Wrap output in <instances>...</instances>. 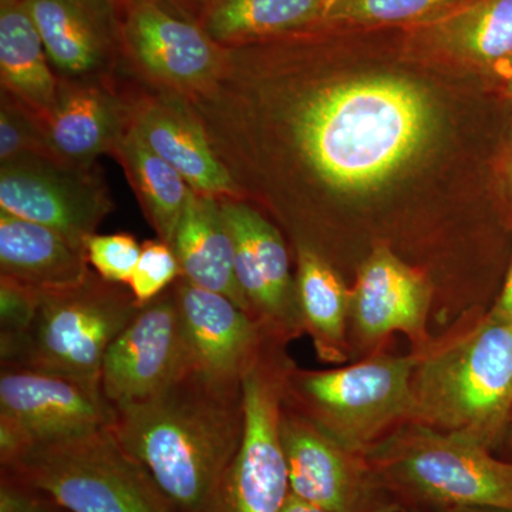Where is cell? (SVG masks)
<instances>
[{
  "label": "cell",
  "instance_id": "6da1fadb",
  "mask_svg": "<svg viewBox=\"0 0 512 512\" xmlns=\"http://www.w3.org/2000/svg\"><path fill=\"white\" fill-rule=\"evenodd\" d=\"M278 101L274 121L289 153L333 191L383 184L420 153L433 130L429 96L399 77L302 84Z\"/></svg>",
  "mask_w": 512,
  "mask_h": 512
},
{
  "label": "cell",
  "instance_id": "7a4b0ae2",
  "mask_svg": "<svg viewBox=\"0 0 512 512\" xmlns=\"http://www.w3.org/2000/svg\"><path fill=\"white\" fill-rule=\"evenodd\" d=\"M242 382L190 367L163 392L116 407L113 429L178 512H200L244 436Z\"/></svg>",
  "mask_w": 512,
  "mask_h": 512
},
{
  "label": "cell",
  "instance_id": "3957f363",
  "mask_svg": "<svg viewBox=\"0 0 512 512\" xmlns=\"http://www.w3.org/2000/svg\"><path fill=\"white\" fill-rule=\"evenodd\" d=\"M512 414V323L485 313L419 353L409 420L500 450Z\"/></svg>",
  "mask_w": 512,
  "mask_h": 512
},
{
  "label": "cell",
  "instance_id": "277c9868",
  "mask_svg": "<svg viewBox=\"0 0 512 512\" xmlns=\"http://www.w3.org/2000/svg\"><path fill=\"white\" fill-rule=\"evenodd\" d=\"M404 512L512 511V463L456 433L404 421L365 451Z\"/></svg>",
  "mask_w": 512,
  "mask_h": 512
},
{
  "label": "cell",
  "instance_id": "5b68a950",
  "mask_svg": "<svg viewBox=\"0 0 512 512\" xmlns=\"http://www.w3.org/2000/svg\"><path fill=\"white\" fill-rule=\"evenodd\" d=\"M140 308L127 285L93 271L73 288L40 292L25 335L0 340L2 366L33 367L101 387L104 356Z\"/></svg>",
  "mask_w": 512,
  "mask_h": 512
},
{
  "label": "cell",
  "instance_id": "8992f818",
  "mask_svg": "<svg viewBox=\"0 0 512 512\" xmlns=\"http://www.w3.org/2000/svg\"><path fill=\"white\" fill-rule=\"evenodd\" d=\"M70 512H178L113 426L37 441L2 464Z\"/></svg>",
  "mask_w": 512,
  "mask_h": 512
},
{
  "label": "cell",
  "instance_id": "52a82bcc",
  "mask_svg": "<svg viewBox=\"0 0 512 512\" xmlns=\"http://www.w3.org/2000/svg\"><path fill=\"white\" fill-rule=\"evenodd\" d=\"M419 353L375 355L355 365L286 373L284 400L333 439L365 453L409 420Z\"/></svg>",
  "mask_w": 512,
  "mask_h": 512
},
{
  "label": "cell",
  "instance_id": "ba28073f",
  "mask_svg": "<svg viewBox=\"0 0 512 512\" xmlns=\"http://www.w3.org/2000/svg\"><path fill=\"white\" fill-rule=\"evenodd\" d=\"M286 343L268 342L242 376L244 436L210 500L200 512H281L289 491L279 437L285 379L291 357Z\"/></svg>",
  "mask_w": 512,
  "mask_h": 512
},
{
  "label": "cell",
  "instance_id": "9c48e42d",
  "mask_svg": "<svg viewBox=\"0 0 512 512\" xmlns=\"http://www.w3.org/2000/svg\"><path fill=\"white\" fill-rule=\"evenodd\" d=\"M279 437L295 497L326 512H404L365 453L343 446L284 399Z\"/></svg>",
  "mask_w": 512,
  "mask_h": 512
},
{
  "label": "cell",
  "instance_id": "30bf717a",
  "mask_svg": "<svg viewBox=\"0 0 512 512\" xmlns=\"http://www.w3.org/2000/svg\"><path fill=\"white\" fill-rule=\"evenodd\" d=\"M113 202L93 167L29 156L0 165V210L37 222L84 249Z\"/></svg>",
  "mask_w": 512,
  "mask_h": 512
},
{
  "label": "cell",
  "instance_id": "8fae6325",
  "mask_svg": "<svg viewBox=\"0 0 512 512\" xmlns=\"http://www.w3.org/2000/svg\"><path fill=\"white\" fill-rule=\"evenodd\" d=\"M120 22L123 53L158 89L195 92L220 69L224 46L164 0H130Z\"/></svg>",
  "mask_w": 512,
  "mask_h": 512
},
{
  "label": "cell",
  "instance_id": "7c38bea8",
  "mask_svg": "<svg viewBox=\"0 0 512 512\" xmlns=\"http://www.w3.org/2000/svg\"><path fill=\"white\" fill-rule=\"evenodd\" d=\"M190 367L171 286L163 295L141 306L111 343L101 367V390L116 409L156 396Z\"/></svg>",
  "mask_w": 512,
  "mask_h": 512
},
{
  "label": "cell",
  "instance_id": "4fadbf2b",
  "mask_svg": "<svg viewBox=\"0 0 512 512\" xmlns=\"http://www.w3.org/2000/svg\"><path fill=\"white\" fill-rule=\"evenodd\" d=\"M116 409L101 387L25 366H2L0 423L18 431L26 447L113 426Z\"/></svg>",
  "mask_w": 512,
  "mask_h": 512
},
{
  "label": "cell",
  "instance_id": "5bb4252c",
  "mask_svg": "<svg viewBox=\"0 0 512 512\" xmlns=\"http://www.w3.org/2000/svg\"><path fill=\"white\" fill-rule=\"evenodd\" d=\"M235 249V272L255 319L288 343L303 332L291 259L281 232L242 198H220Z\"/></svg>",
  "mask_w": 512,
  "mask_h": 512
},
{
  "label": "cell",
  "instance_id": "9a60e30c",
  "mask_svg": "<svg viewBox=\"0 0 512 512\" xmlns=\"http://www.w3.org/2000/svg\"><path fill=\"white\" fill-rule=\"evenodd\" d=\"M430 299V286L419 272L389 248H376L350 291L353 345L372 349L400 332L413 343L414 352H424L433 345L427 333Z\"/></svg>",
  "mask_w": 512,
  "mask_h": 512
},
{
  "label": "cell",
  "instance_id": "2e32d148",
  "mask_svg": "<svg viewBox=\"0 0 512 512\" xmlns=\"http://www.w3.org/2000/svg\"><path fill=\"white\" fill-rule=\"evenodd\" d=\"M173 291L191 367L217 379L242 382L274 336L227 296L192 284L185 276Z\"/></svg>",
  "mask_w": 512,
  "mask_h": 512
},
{
  "label": "cell",
  "instance_id": "e0dca14e",
  "mask_svg": "<svg viewBox=\"0 0 512 512\" xmlns=\"http://www.w3.org/2000/svg\"><path fill=\"white\" fill-rule=\"evenodd\" d=\"M50 64L63 79L109 76L121 47L119 13L110 0H23Z\"/></svg>",
  "mask_w": 512,
  "mask_h": 512
},
{
  "label": "cell",
  "instance_id": "ac0fdd59",
  "mask_svg": "<svg viewBox=\"0 0 512 512\" xmlns=\"http://www.w3.org/2000/svg\"><path fill=\"white\" fill-rule=\"evenodd\" d=\"M130 101V123L198 194L242 198L181 94L154 87Z\"/></svg>",
  "mask_w": 512,
  "mask_h": 512
},
{
  "label": "cell",
  "instance_id": "d6986e66",
  "mask_svg": "<svg viewBox=\"0 0 512 512\" xmlns=\"http://www.w3.org/2000/svg\"><path fill=\"white\" fill-rule=\"evenodd\" d=\"M130 117V101L117 96L103 77H62L55 109L45 121L50 150L62 163L93 167L101 154H114Z\"/></svg>",
  "mask_w": 512,
  "mask_h": 512
},
{
  "label": "cell",
  "instance_id": "ffe728a7",
  "mask_svg": "<svg viewBox=\"0 0 512 512\" xmlns=\"http://www.w3.org/2000/svg\"><path fill=\"white\" fill-rule=\"evenodd\" d=\"M0 272L39 292L73 288L86 281V251L59 232L0 210Z\"/></svg>",
  "mask_w": 512,
  "mask_h": 512
},
{
  "label": "cell",
  "instance_id": "44dd1931",
  "mask_svg": "<svg viewBox=\"0 0 512 512\" xmlns=\"http://www.w3.org/2000/svg\"><path fill=\"white\" fill-rule=\"evenodd\" d=\"M173 248L188 281L227 296L254 316L235 272L234 242L220 198L198 192L191 195L175 232Z\"/></svg>",
  "mask_w": 512,
  "mask_h": 512
},
{
  "label": "cell",
  "instance_id": "7402d4cb",
  "mask_svg": "<svg viewBox=\"0 0 512 512\" xmlns=\"http://www.w3.org/2000/svg\"><path fill=\"white\" fill-rule=\"evenodd\" d=\"M296 298L303 332L311 336L316 356L325 363L349 359L350 291L326 256L295 245Z\"/></svg>",
  "mask_w": 512,
  "mask_h": 512
},
{
  "label": "cell",
  "instance_id": "603a6c76",
  "mask_svg": "<svg viewBox=\"0 0 512 512\" xmlns=\"http://www.w3.org/2000/svg\"><path fill=\"white\" fill-rule=\"evenodd\" d=\"M0 74L2 89L45 123L55 109L60 80L23 0H0Z\"/></svg>",
  "mask_w": 512,
  "mask_h": 512
},
{
  "label": "cell",
  "instance_id": "cb8c5ba5",
  "mask_svg": "<svg viewBox=\"0 0 512 512\" xmlns=\"http://www.w3.org/2000/svg\"><path fill=\"white\" fill-rule=\"evenodd\" d=\"M414 26L426 45L460 59L495 66L512 56V0H463Z\"/></svg>",
  "mask_w": 512,
  "mask_h": 512
},
{
  "label": "cell",
  "instance_id": "d4e9b609",
  "mask_svg": "<svg viewBox=\"0 0 512 512\" xmlns=\"http://www.w3.org/2000/svg\"><path fill=\"white\" fill-rule=\"evenodd\" d=\"M336 0H215L201 26L224 47L323 25Z\"/></svg>",
  "mask_w": 512,
  "mask_h": 512
},
{
  "label": "cell",
  "instance_id": "484cf974",
  "mask_svg": "<svg viewBox=\"0 0 512 512\" xmlns=\"http://www.w3.org/2000/svg\"><path fill=\"white\" fill-rule=\"evenodd\" d=\"M114 156L119 158L126 170L128 180L158 238L173 245L178 224L195 191L183 175L147 146L131 123Z\"/></svg>",
  "mask_w": 512,
  "mask_h": 512
},
{
  "label": "cell",
  "instance_id": "4316f807",
  "mask_svg": "<svg viewBox=\"0 0 512 512\" xmlns=\"http://www.w3.org/2000/svg\"><path fill=\"white\" fill-rule=\"evenodd\" d=\"M463 0H336L323 25H417Z\"/></svg>",
  "mask_w": 512,
  "mask_h": 512
},
{
  "label": "cell",
  "instance_id": "83f0119b",
  "mask_svg": "<svg viewBox=\"0 0 512 512\" xmlns=\"http://www.w3.org/2000/svg\"><path fill=\"white\" fill-rule=\"evenodd\" d=\"M29 156L56 158L50 150L45 123L12 94L2 90L0 163Z\"/></svg>",
  "mask_w": 512,
  "mask_h": 512
},
{
  "label": "cell",
  "instance_id": "f1b7e54d",
  "mask_svg": "<svg viewBox=\"0 0 512 512\" xmlns=\"http://www.w3.org/2000/svg\"><path fill=\"white\" fill-rule=\"evenodd\" d=\"M183 276L173 245L163 239L141 244V255L128 288L140 306L147 305Z\"/></svg>",
  "mask_w": 512,
  "mask_h": 512
},
{
  "label": "cell",
  "instance_id": "f546056e",
  "mask_svg": "<svg viewBox=\"0 0 512 512\" xmlns=\"http://www.w3.org/2000/svg\"><path fill=\"white\" fill-rule=\"evenodd\" d=\"M84 251L97 275L114 284L128 286L140 259L141 245L127 232L94 234L87 239Z\"/></svg>",
  "mask_w": 512,
  "mask_h": 512
},
{
  "label": "cell",
  "instance_id": "4dcf8cb0",
  "mask_svg": "<svg viewBox=\"0 0 512 512\" xmlns=\"http://www.w3.org/2000/svg\"><path fill=\"white\" fill-rule=\"evenodd\" d=\"M40 292L0 275V340L25 335L35 318Z\"/></svg>",
  "mask_w": 512,
  "mask_h": 512
},
{
  "label": "cell",
  "instance_id": "1f68e13d",
  "mask_svg": "<svg viewBox=\"0 0 512 512\" xmlns=\"http://www.w3.org/2000/svg\"><path fill=\"white\" fill-rule=\"evenodd\" d=\"M0 512H70L53 495L8 467L0 468Z\"/></svg>",
  "mask_w": 512,
  "mask_h": 512
},
{
  "label": "cell",
  "instance_id": "d6a6232c",
  "mask_svg": "<svg viewBox=\"0 0 512 512\" xmlns=\"http://www.w3.org/2000/svg\"><path fill=\"white\" fill-rule=\"evenodd\" d=\"M488 315L493 316L495 319L512 323V261L503 289H501L500 295L495 299L493 308L488 312Z\"/></svg>",
  "mask_w": 512,
  "mask_h": 512
},
{
  "label": "cell",
  "instance_id": "836d02e7",
  "mask_svg": "<svg viewBox=\"0 0 512 512\" xmlns=\"http://www.w3.org/2000/svg\"><path fill=\"white\" fill-rule=\"evenodd\" d=\"M164 2L183 13L188 19L201 25L205 13L208 12L215 0H164Z\"/></svg>",
  "mask_w": 512,
  "mask_h": 512
},
{
  "label": "cell",
  "instance_id": "e575fe53",
  "mask_svg": "<svg viewBox=\"0 0 512 512\" xmlns=\"http://www.w3.org/2000/svg\"><path fill=\"white\" fill-rule=\"evenodd\" d=\"M281 512H326L322 508L316 507V505L306 503L301 498L295 497L293 494H289L286 498V503Z\"/></svg>",
  "mask_w": 512,
  "mask_h": 512
},
{
  "label": "cell",
  "instance_id": "d590c367",
  "mask_svg": "<svg viewBox=\"0 0 512 512\" xmlns=\"http://www.w3.org/2000/svg\"><path fill=\"white\" fill-rule=\"evenodd\" d=\"M497 456L503 457L505 460L511 461L512 463V414L510 421H508L507 431H505L504 440L503 443H501Z\"/></svg>",
  "mask_w": 512,
  "mask_h": 512
},
{
  "label": "cell",
  "instance_id": "8d00e7d4",
  "mask_svg": "<svg viewBox=\"0 0 512 512\" xmlns=\"http://www.w3.org/2000/svg\"><path fill=\"white\" fill-rule=\"evenodd\" d=\"M495 72L501 74V76L507 77L512 80V56L508 59L501 60L494 66Z\"/></svg>",
  "mask_w": 512,
  "mask_h": 512
},
{
  "label": "cell",
  "instance_id": "74e56055",
  "mask_svg": "<svg viewBox=\"0 0 512 512\" xmlns=\"http://www.w3.org/2000/svg\"><path fill=\"white\" fill-rule=\"evenodd\" d=\"M440 512H512L508 510H501V508H491V507H461V508H453V510H446Z\"/></svg>",
  "mask_w": 512,
  "mask_h": 512
},
{
  "label": "cell",
  "instance_id": "f35d334b",
  "mask_svg": "<svg viewBox=\"0 0 512 512\" xmlns=\"http://www.w3.org/2000/svg\"><path fill=\"white\" fill-rule=\"evenodd\" d=\"M111 5L114 6V9L117 10V13H119V16L121 18V15H123L124 9L127 8L128 2L130 0H110Z\"/></svg>",
  "mask_w": 512,
  "mask_h": 512
}]
</instances>
